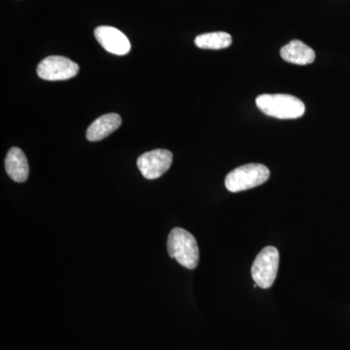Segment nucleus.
Wrapping results in <instances>:
<instances>
[{
    "mask_svg": "<svg viewBox=\"0 0 350 350\" xmlns=\"http://www.w3.org/2000/svg\"><path fill=\"white\" fill-rule=\"evenodd\" d=\"M5 170L12 180L23 183L29 178V169L27 157L18 147H12L7 153Z\"/></svg>",
    "mask_w": 350,
    "mask_h": 350,
    "instance_id": "10",
    "label": "nucleus"
},
{
    "mask_svg": "<svg viewBox=\"0 0 350 350\" xmlns=\"http://www.w3.org/2000/svg\"><path fill=\"white\" fill-rule=\"evenodd\" d=\"M172 152L165 149L146 152L138 158L137 167L144 178L157 179L170 170L172 163Z\"/></svg>",
    "mask_w": 350,
    "mask_h": 350,
    "instance_id": "6",
    "label": "nucleus"
},
{
    "mask_svg": "<svg viewBox=\"0 0 350 350\" xmlns=\"http://www.w3.org/2000/svg\"><path fill=\"white\" fill-rule=\"evenodd\" d=\"M94 36L98 42L105 48L107 52L117 56H125L131 51V42L125 34L119 29L113 27H96L94 29Z\"/></svg>",
    "mask_w": 350,
    "mask_h": 350,
    "instance_id": "7",
    "label": "nucleus"
},
{
    "mask_svg": "<svg viewBox=\"0 0 350 350\" xmlns=\"http://www.w3.org/2000/svg\"><path fill=\"white\" fill-rule=\"evenodd\" d=\"M122 125L121 116L116 113L103 115L88 128L86 137L89 142H100L109 137Z\"/></svg>",
    "mask_w": 350,
    "mask_h": 350,
    "instance_id": "8",
    "label": "nucleus"
},
{
    "mask_svg": "<svg viewBox=\"0 0 350 350\" xmlns=\"http://www.w3.org/2000/svg\"><path fill=\"white\" fill-rule=\"evenodd\" d=\"M280 252L273 246L262 248L251 268V275L255 284L262 289L273 286L278 275Z\"/></svg>",
    "mask_w": 350,
    "mask_h": 350,
    "instance_id": "4",
    "label": "nucleus"
},
{
    "mask_svg": "<svg viewBox=\"0 0 350 350\" xmlns=\"http://www.w3.org/2000/svg\"><path fill=\"white\" fill-rule=\"evenodd\" d=\"M36 71L41 79L64 81L78 75L79 66L66 57L50 56L40 62Z\"/></svg>",
    "mask_w": 350,
    "mask_h": 350,
    "instance_id": "5",
    "label": "nucleus"
},
{
    "mask_svg": "<svg viewBox=\"0 0 350 350\" xmlns=\"http://www.w3.org/2000/svg\"><path fill=\"white\" fill-rule=\"evenodd\" d=\"M256 105L264 114L278 119H298L306 112L303 101L291 94H261Z\"/></svg>",
    "mask_w": 350,
    "mask_h": 350,
    "instance_id": "1",
    "label": "nucleus"
},
{
    "mask_svg": "<svg viewBox=\"0 0 350 350\" xmlns=\"http://www.w3.org/2000/svg\"><path fill=\"white\" fill-rule=\"evenodd\" d=\"M232 42V36L224 31L200 34L195 39V44L197 47L206 50L226 49V48L231 46Z\"/></svg>",
    "mask_w": 350,
    "mask_h": 350,
    "instance_id": "11",
    "label": "nucleus"
},
{
    "mask_svg": "<svg viewBox=\"0 0 350 350\" xmlns=\"http://www.w3.org/2000/svg\"><path fill=\"white\" fill-rule=\"evenodd\" d=\"M280 56L287 63L299 66L312 64L315 59L314 51L310 46L297 39L283 46L280 50Z\"/></svg>",
    "mask_w": 350,
    "mask_h": 350,
    "instance_id": "9",
    "label": "nucleus"
},
{
    "mask_svg": "<svg viewBox=\"0 0 350 350\" xmlns=\"http://www.w3.org/2000/svg\"><path fill=\"white\" fill-rule=\"evenodd\" d=\"M167 251L170 256L184 268L194 269L199 264L200 250L197 241L192 234L181 228H174L170 232Z\"/></svg>",
    "mask_w": 350,
    "mask_h": 350,
    "instance_id": "2",
    "label": "nucleus"
},
{
    "mask_svg": "<svg viewBox=\"0 0 350 350\" xmlns=\"http://www.w3.org/2000/svg\"><path fill=\"white\" fill-rule=\"evenodd\" d=\"M269 170L262 163H247L232 170L225 179L230 192L238 193L258 187L269 178Z\"/></svg>",
    "mask_w": 350,
    "mask_h": 350,
    "instance_id": "3",
    "label": "nucleus"
}]
</instances>
